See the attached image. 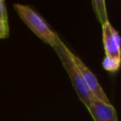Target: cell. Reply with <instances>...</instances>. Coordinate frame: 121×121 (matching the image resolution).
<instances>
[{
  "label": "cell",
  "instance_id": "cell-7",
  "mask_svg": "<svg viewBox=\"0 0 121 121\" xmlns=\"http://www.w3.org/2000/svg\"><path fill=\"white\" fill-rule=\"evenodd\" d=\"M102 65L104 70H106L109 72L114 73L119 69L120 60L114 58V57L109 56H105L104 60H103Z\"/></svg>",
  "mask_w": 121,
  "mask_h": 121
},
{
  "label": "cell",
  "instance_id": "cell-8",
  "mask_svg": "<svg viewBox=\"0 0 121 121\" xmlns=\"http://www.w3.org/2000/svg\"><path fill=\"white\" fill-rule=\"evenodd\" d=\"M0 19L5 24L9 25V17H8L6 4L4 0H0Z\"/></svg>",
  "mask_w": 121,
  "mask_h": 121
},
{
  "label": "cell",
  "instance_id": "cell-2",
  "mask_svg": "<svg viewBox=\"0 0 121 121\" xmlns=\"http://www.w3.org/2000/svg\"><path fill=\"white\" fill-rule=\"evenodd\" d=\"M53 49L57 54L63 67L69 76L73 88L76 91V93L77 94L80 100L84 104V105L87 109L95 98L85 85L82 77L72 60V57H71L72 52L68 48V47L62 41L57 47H54Z\"/></svg>",
  "mask_w": 121,
  "mask_h": 121
},
{
  "label": "cell",
  "instance_id": "cell-6",
  "mask_svg": "<svg viewBox=\"0 0 121 121\" xmlns=\"http://www.w3.org/2000/svg\"><path fill=\"white\" fill-rule=\"evenodd\" d=\"M92 4L93 9H94V11L95 13V15L97 17L98 20L99 21V22L102 24L104 22L109 21L105 2L104 0H100V1L95 0V1H92Z\"/></svg>",
  "mask_w": 121,
  "mask_h": 121
},
{
  "label": "cell",
  "instance_id": "cell-3",
  "mask_svg": "<svg viewBox=\"0 0 121 121\" xmlns=\"http://www.w3.org/2000/svg\"><path fill=\"white\" fill-rule=\"evenodd\" d=\"M71 57H72L73 61L77 67L81 77H82L85 85L90 90L94 97L99 100L103 101V102L110 103L107 95L105 94L94 73L88 68V66L85 64L84 61L73 52L71 53Z\"/></svg>",
  "mask_w": 121,
  "mask_h": 121
},
{
  "label": "cell",
  "instance_id": "cell-4",
  "mask_svg": "<svg viewBox=\"0 0 121 121\" xmlns=\"http://www.w3.org/2000/svg\"><path fill=\"white\" fill-rule=\"evenodd\" d=\"M102 25L103 44L105 56L121 60L120 37L118 32L114 28L109 21L104 22Z\"/></svg>",
  "mask_w": 121,
  "mask_h": 121
},
{
  "label": "cell",
  "instance_id": "cell-5",
  "mask_svg": "<svg viewBox=\"0 0 121 121\" xmlns=\"http://www.w3.org/2000/svg\"><path fill=\"white\" fill-rule=\"evenodd\" d=\"M87 110L94 121H118L117 111L110 103L95 99Z\"/></svg>",
  "mask_w": 121,
  "mask_h": 121
},
{
  "label": "cell",
  "instance_id": "cell-9",
  "mask_svg": "<svg viewBox=\"0 0 121 121\" xmlns=\"http://www.w3.org/2000/svg\"><path fill=\"white\" fill-rule=\"evenodd\" d=\"M9 35V27L0 19V39H5Z\"/></svg>",
  "mask_w": 121,
  "mask_h": 121
},
{
  "label": "cell",
  "instance_id": "cell-1",
  "mask_svg": "<svg viewBox=\"0 0 121 121\" xmlns=\"http://www.w3.org/2000/svg\"><path fill=\"white\" fill-rule=\"evenodd\" d=\"M13 8L24 23L42 42L51 46L52 48L60 44L61 40L56 32L52 31L45 19L35 12L30 6L15 4Z\"/></svg>",
  "mask_w": 121,
  "mask_h": 121
}]
</instances>
